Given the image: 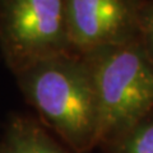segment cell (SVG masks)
<instances>
[{"label": "cell", "mask_w": 153, "mask_h": 153, "mask_svg": "<svg viewBox=\"0 0 153 153\" xmlns=\"http://www.w3.org/2000/svg\"><path fill=\"white\" fill-rule=\"evenodd\" d=\"M14 76L26 101L71 152L87 153L98 146L97 93L84 55L66 52Z\"/></svg>", "instance_id": "1"}, {"label": "cell", "mask_w": 153, "mask_h": 153, "mask_svg": "<svg viewBox=\"0 0 153 153\" xmlns=\"http://www.w3.org/2000/svg\"><path fill=\"white\" fill-rule=\"evenodd\" d=\"M0 153H69L60 147L35 120L13 119L0 143Z\"/></svg>", "instance_id": "5"}, {"label": "cell", "mask_w": 153, "mask_h": 153, "mask_svg": "<svg viewBox=\"0 0 153 153\" xmlns=\"http://www.w3.org/2000/svg\"><path fill=\"white\" fill-rule=\"evenodd\" d=\"M71 51L66 0H0V52L14 75Z\"/></svg>", "instance_id": "3"}, {"label": "cell", "mask_w": 153, "mask_h": 153, "mask_svg": "<svg viewBox=\"0 0 153 153\" xmlns=\"http://www.w3.org/2000/svg\"><path fill=\"white\" fill-rule=\"evenodd\" d=\"M83 55L97 93L98 146H105L153 110V63L137 42L102 46Z\"/></svg>", "instance_id": "2"}, {"label": "cell", "mask_w": 153, "mask_h": 153, "mask_svg": "<svg viewBox=\"0 0 153 153\" xmlns=\"http://www.w3.org/2000/svg\"><path fill=\"white\" fill-rule=\"evenodd\" d=\"M146 0H66L71 50L87 54L108 45L135 42Z\"/></svg>", "instance_id": "4"}, {"label": "cell", "mask_w": 153, "mask_h": 153, "mask_svg": "<svg viewBox=\"0 0 153 153\" xmlns=\"http://www.w3.org/2000/svg\"><path fill=\"white\" fill-rule=\"evenodd\" d=\"M103 147L108 153H153V110Z\"/></svg>", "instance_id": "6"}, {"label": "cell", "mask_w": 153, "mask_h": 153, "mask_svg": "<svg viewBox=\"0 0 153 153\" xmlns=\"http://www.w3.org/2000/svg\"><path fill=\"white\" fill-rule=\"evenodd\" d=\"M135 42L153 63V0H146L142 7Z\"/></svg>", "instance_id": "7"}]
</instances>
